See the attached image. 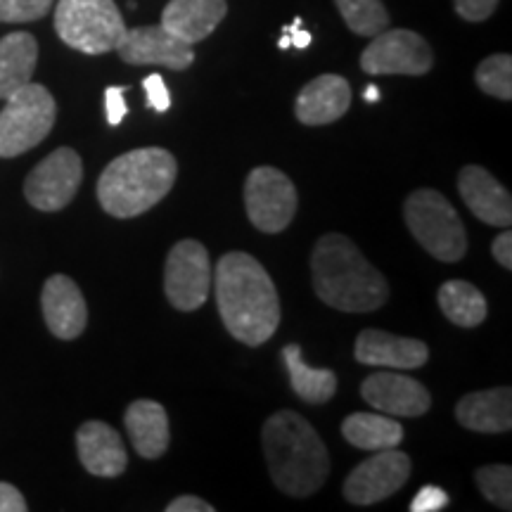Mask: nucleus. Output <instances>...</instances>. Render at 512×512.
<instances>
[{
  "instance_id": "11",
  "label": "nucleus",
  "mask_w": 512,
  "mask_h": 512,
  "mask_svg": "<svg viewBox=\"0 0 512 512\" xmlns=\"http://www.w3.org/2000/svg\"><path fill=\"white\" fill-rule=\"evenodd\" d=\"M83 181V162L72 147H57L24 181V197L38 211H60L74 200Z\"/></svg>"
},
{
  "instance_id": "1",
  "label": "nucleus",
  "mask_w": 512,
  "mask_h": 512,
  "mask_svg": "<svg viewBox=\"0 0 512 512\" xmlns=\"http://www.w3.org/2000/svg\"><path fill=\"white\" fill-rule=\"evenodd\" d=\"M216 306L226 330L247 347H261L280 325V299L271 275L254 256L228 252L214 273Z\"/></svg>"
},
{
  "instance_id": "29",
  "label": "nucleus",
  "mask_w": 512,
  "mask_h": 512,
  "mask_svg": "<svg viewBox=\"0 0 512 512\" xmlns=\"http://www.w3.org/2000/svg\"><path fill=\"white\" fill-rule=\"evenodd\" d=\"M475 482L482 496L496 508H512V467L510 465H486L475 472Z\"/></svg>"
},
{
  "instance_id": "14",
  "label": "nucleus",
  "mask_w": 512,
  "mask_h": 512,
  "mask_svg": "<svg viewBox=\"0 0 512 512\" xmlns=\"http://www.w3.org/2000/svg\"><path fill=\"white\" fill-rule=\"evenodd\" d=\"M361 396L370 408L392 418H420L432 406V396L425 384L389 370L366 377L361 384Z\"/></svg>"
},
{
  "instance_id": "16",
  "label": "nucleus",
  "mask_w": 512,
  "mask_h": 512,
  "mask_svg": "<svg viewBox=\"0 0 512 512\" xmlns=\"http://www.w3.org/2000/svg\"><path fill=\"white\" fill-rule=\"evenodd\" d=\"M458 192L467 207L479 221L489 226L510 228L512 223V197L503 188L501 181H496L484 166L467 164L458 174Z\"/></svg>"
},
{
  "instance_id": "4",
  "label": "nucleus",
  "mask_w": 512,
  "mask_h": 512,
  "mask_svg": "<svg viewBox=\"0 0 512 512\" xmlns=\"http://www.w3.org/2000/svg\"><path fill=\"white\" fill-rule=\"evenodd\" d=\"M176 176V157L164 147H140L126 152L100 174V207L114 219H136L169 195Z\"/></svg>"
},
{
  "instance_id": "3",
  "label": "nucleus",
  "mask_w": 512,
  "mask_h": 512,
  "mask_svg": "<svg viewBox=\"0 0 512 512\" xmlns=\"http://www.w3.org/2000/svg\"><path fill=\"white\" fill-rule=\"evenodd\" d=\"M273 484L287 496L306 498L328 482V446L304 415L278 411L261 430Z\"/></svg>"
},
{
  "instance_id": "32",
  "label": "nucleus",
  "mask_w": 512,
  "mask_h": 512,
  "mask_svg": "<svg viewBox=\"0 0 512 512\" xmlns=\"http://www.w3.org/2000/svg\"><path fill=\"white\" fill-rule=\"evenodd\" d=\"M453 3H456V12L465 22H484L498 8V0H453Z\"/></svg>"
},
{
  "instance_id": "30",
  "label": "nucleus",
  "mask_w": 512,
  "mask_h": 512,
  "mask_svg": "<svg viewBox=\"0 0 512 512\" xmlns=\"http://www.w3.org/2000/svg\"><path fill=\"white\" fill-rule=\"evenodd\" d=\"M55 0H0V22L24 24L46 17Z\"/></svg>"
},
{
  "instance_id": "25",
  "label": "nucleus",
  "mask_w": 512,
  "mask_h": 512,
  "mask_svg": "<svg viewBox=\"0 0 512 512\" xmlns=\"http://www.w3.org/2000/svg\"><path fill=\"white\" fill-rule=\"evenodd\" d=\"M342 434L351 446L363 451H384L396 448L403 441V427L392 415L382 413H354L342 422Z\"/></svg>"
},
{
  "instance_id": "28",
  "label": "nucleus",
  "mask_w": 512,
  "mask_h": 512,
  "mask_svg": "<svg viewBox=\"0 0 512 512\" xmlns=\"http://www.w3.org/2000/svg\"><path fill=\"white\" fill-rule=\"evenodd\" d=\"M475 81L479 91L498 100H512V57L491 55L479 62Z\"/></svg>"
},
{
  "instance_id": "26",
  "label": "nucleus",
  "mask_w": 512,
  "mask_h": 512,
  "mask_svg": "<svg viewBox=\"0 0 512 512\" xmlns=\"http://www.w3.org/2000/svg\"><path fill=\"white\" fill-rule=\"evenodd\" d=\"M437 299L441 313L458 328H477L489 313L484 294L465 280H448L439 287Z\"/></svg>"
},
{
  "instance_id": "35",
  "label": "nucleus",
  "mask_w": 512,
  "mask_h": 512,
  "mask_svg": "<svg viewBox=\"0 0 512 512\" xmlns=\"http://www.w3.org/2000/svg\"><path fill=\"white\" fill-rule=\"evenodd\" d=\"M29 505L22 491L8 482H0V512H27Z\"/></svg>"
},
{
  "instance_id": "21",
  "label": "nucleus",
  "mask_w": 512,
  "mask_h": 512,
  "mask_svg": "<svg viewBox=\"0 0 512 512\" xmlns=\"http://www.w3.org/2000/svg\"><path fill=\"white\" fill-rule=\"evenodd\" d=\"M456 418L465 430L484 434H503L512 430V392L510 387L484 389L463 396L456 406Z\"/></svg>"
},
{
  "instance_id": "2",
  "label": "nucleus",
  "mask_w": 512,
  "mask_h": 512,
  "mask_svg": "<svg viewBox=\"0 0 512 512\" xmlns=\"http://www.w3.org/2000/svg\"><path fill=\"white\" fill-rule=\"evenodd\" d=\"M313 290L323 304L344 313H370L389 299L384 275L370 264L351 238L328 233L311 254Z\"/></svg>"
},
{
  "instance_id": "23",
  "label": "nucleus",
  "mask_w": 512,
  "mask_h": 512,
  "mask_svg": "<svg viewBox=\"0 0 512 512\" xmlns=\"http://www.w3.org/2000/svg\"><path fill=\"white\" fill-rule=\"evenodd\" d=\"M38 62V43L27 31H12L0 38V100L31 83Z\"/></svg>"
},
{
  "instance_id": "22",
  "label": "nucleus",
  "mask_w": 512,
  "mask_h": 512,
  "mask_svg": "<svg viewBox=\"0 0 512 512\" xmlns=\"http://www.w3.org/2000/svg\"><path fill=\"white\" fill-rule=\"evenodd\" d=\"M124 427L140 458L157 460L169 448V418L162 403L150 399L133 401L124 413Z\"/></svg>"
},
{
  "instance_id": "31",
  "label": "nucleus",
  "mask_w": 512,
  "mask_h": 512,
  "mask_svg": "<svg viewBox=\"0 0 512 512\" xmlns=\"http://www.w3.org/2000/svg\"><path fill=\"white\" fill-rule=\"evenodd\" d=\"M143 88L147 93V105L152 107L155 112H166L171 107V95H169V88H166V83L162 79V74H150L147 79L143 81Z\"/></svg>"
},
{
  "instance_id": "38",
  "label": "nucleus",
  "mask_w": 512,
  "mask_h": 512,
  "mask_svg": "<svg viewBox=\"0 0 512 512\" xmlns=\"http://www.w3.org/2000/svg\"><path fill=\"white\" fill-rule=\"evenodd\" d=\"M299 24H302V19H294V24L292 27H287L285 31L287 34H290V41H292V46L294 48H309L311 46V34L309 31H304V29H299Z\"/></svg>"
},
{
  "instance_id": "19",
  "label": "nucleus",
  "mask_w": 512,
  "mask_h": 512,
  "mask_svg": "<svg viewBox=\"0 0 512 512\" xmlns=\"http://www.w3.org/2000/svg\"><path fill=\"white\" fill-rule=\"evenodd\" d=\"M351 107V86L344 76L323 74L306 83L294 102V114L304 126H325L342 119Z\"/></svg>"
},
{
  "instance_id": "39",
  "label": "nucleus",
  "mask_w": 512,
  "mask_h": 512,
  "mask_svg": "<svg viewBox=\"0 0 512 512\" xmlns=\"http://www.w3.org/2000/svg\"><path fill=\"white\" fill-rule=\"evenodd\" d=\"M366 100L368 102H377V100H380V91H377L375 86H370L368 91H366Z\"/></svg>"
},
{
  "instance_id": "18",
  "label": "nucleus",
  "mask_w": 512,
  "mask_h": 512,
  "mask_svg": "<svg viewBox=\"0 0 512 512\" xmlns=\"http://www.w3.org/2000/svg\"><path fill=\"white\" fill-rule=\"evenodd\" d=\"M76 451L81 465L95 477H119L126 472L128 456L121 434L107 422L88 420L76 430Z\"/></svg>"
},
{
  "instance_id": "37",
  "label": "nucleus",
  "mask_w": 512,
  "mask_h": 512,
  "mask_svg": "<svg viewBox=\"0 0 512 512\" xmlns=\"http://www.w3.org/2000/svg\"><path fill=\"white\" fill-rule=\"evenodd\" d=\"M166 512H214V505L202 501L200 496H181L166 505Z\"/></svg>"
},
{
  "instance_id": "5",
  "label": "nucleus",
  "mask_w": 512,
  "mask_h": 512,
  "mask_svg": "<svg viewBox=\"0 0 512 512\" xmlns=\"http://www.w3.org/2000/svg\"><path fill=\"white\" fill-rule=\"evenodd\" d=\"M403 216L413 238L434 259L456 264L467 252L465 226L456 207L439 190L422 188L408 195Z\"/></svg>"
},
{
  "instance_id": "15",
  "label": "nucleus",
  "mask_w": 512,
  "mask_h": 512,
  "mask_svg": "<svg viewBox=\"0 0 512 512\" xmlns=\"http://www.w3.org/2000/svg\"><path fill=\"white\" fill-rule=\"evenodd\" d=\"M41 309L48 330L57 339H76L88 325L86 299L69 275H50L41 292Z\"/></svg>"
},
{
  "instance_id": "13",
  "label": "nucleus",
  "mask_w": 512,
  "mask_h": 512,
  "mask_svg": "<svg viewBox=\"0 0 512 512\" xmlns=\"http://www.w3.org/2000/svg\"><path fill=\"white\" fill-rule=\"evenodd\" d=\"M117 53L126 64H136V67L159 64V67L174 69V72H183L195 62V50H192L190 43L169 34L162 24L126 29L117 46Z\"/></svg>"
},
{
  "instance_id": "36",
  "label": "nucleus",
  "mask_w": 512,
  "mask_h": 512,
  "mask_svg": "<svg viewBox=\"0 0 512 512\" xmlns=\"http://www.w3.org/2000/svg\"><path fill=\"white\" fill-rule=\"evenodd\" d=\"M491 254H494V259L505 268V271H510V268H512V233H510V228H503V233L494 240V245H491Z\"/></svg>"
},
{
  "instance_id": "17",
  "label": "nucleus",
  "mask_w": 512,
  "mask_h": 512,
  "mask_svg": "<svg viewBox=\"0 0 512 512\" xmlns=\"http://www.w3.org/2000/svg\"><path fill=\"white\" fill-rule=\"evenodd\" d=\"M354 356L363 366L415 370L430 361V349L413 337H399L384 330H363L356 337Z\"/></svg>"
},
{
  "instance_id": "20",
  "label": "nucleus",
  "mask_w": 512,
  "mask_h": 512,
  "mask_svg": "<svg viewBox=\"0 0 512 512\" xmlns=\"http://www.w3.org/2000/svg\"><path fill=\"white\" fill-rule=\"evenodd\" d=\"M226 15V0H171L162 12V27L181 41L195 46L214 34V29Z\"/></svg>"
},
{
  "instance_id": "7",
  "label": "nucleus",
  "mask_w": 512,
  "mask_h": 512,
  "mask_svg": "<svg viewBox=\"0 0 512 512\" xmlns=\"http://www.w3.org/2000/svg\"><path fill=\"white\" fill-rule=\"evenodd\" d=\"M55 117V98L41 83H27L12 93L0 112V157L12 159L34 150L53 131Z\"/></svg>"
},
{
  "instance_id": "24",
  "label": "nucleus",
  "mask_w": 512,
  "mask_h": 512,
  "mask_svg": "<svg viewBox=\"0 0 512 512\" xmlns=\"http://www.w3.org/2000/svg\"><path fill=\"white\" fill-rule=\"evenodd\" d=\"M283 361L290 373L294 394L311 406H323L337 392V375L328 368H311L304 363L299 344H285Z\"/></svg>"
},
{
  "instance_id": "6",
  "label": "nucleus",
  "mask_w": 512,
  "mask_h": 512,
  "mask_svg": "<svg viewBox=\"0 0 512 512\" xmlns=\"http://www.w3.org/2000/svg\"><path fill=\"white\" fill-rule=\"evenodd\" d=\"M55 31L79 53L105 55L117 50L126 24L114 0H57Z\"/></svg>"
},
{
  "instance_id": "10",
  "label": "nucleus",
  "mask_w": 512,
  "mask_h": 512,
  "mask_svg": "<svg viewBox=\"0 0 512 512\" xmlns=\"http://www.w3.org/2000/svg\"><path fill=\"white\" fill-rule=\"evenodd\" d=\"M434 67L430 43L411 29H384L373 36L361 55V69L366 74H406L422 76Z\"/></svg>"
},
{
  "instance_id": "27",
  "label": "nucleus",
  "mask_w": 512,
  "mask_h": 512,
  "mask_svg": "<svg viewBox=\"0 0 512 512\" xmlns=\"http://www.w3.org/2000/svg\"><path fill=\"white\" fill-rule=\"evenodd\" d=\"M339 15L358 36L373 38L389 27V12L382 0H335Z\"/></svg>"
},
{
  "instance_id": "8",
  "label": "nucleus",
  "mask_w": 512,
  "mask_h": 512,
  "mask_svg": "<svg viewBox=\"0 0 512 512\" xmlns=\"http://www.w3.org/2000/svg\"><path fill=\"white\" fill-rule=\"evenodd\" d=\"M211 280L214 271L202 242L181 240L171 247L164 266V292L174 309L190 313L204 306L211 292Z\"/></svg>"
},
{
  "instance_id": "34",
  "label": "nucleus",
  "mask_w": 512,
  "mask_h": 512,
  "mask_svg": "<svg viewBox=\"0 0 512 512\" xmlns=\"http://www.w3.org/2000/svg\"><path fill=\"white\" fill-rule=\"evenodd\" d=\"M124 93L126 88L121 86H110L105 91V110H107V121H110V126H119L126 117L128 107H126Z\"/></svg>"
},
{
  "instance_id": "9",
  "label": "nucleus",
  "mask_w": 512,
  "mask_h": 512,
  "mask_svg": "<svg viewBox=\"0 0 512 512\" xmlns=\"http://www.w3.org/2000/svg\"><path fill=\"white\" fill-rule=\"evenodd\" d=\"M249 221L261 233H283L297 214V188L275 166H256L245 183Z\"/></svg>"
},
{
  "instance_id": "33",
  "label": "nucleus",
  "mask_w": 512,
  "mask_h": 512,
  "mask_svg": "<svg viewBox=\"0 0 512 512\" xmlns=\"http://www.w3.org/2000/svg\"><path fill=\"white\" fill-rule=\"evenodd\" d=\"M448 505L446 491L437 489V486H425V489L418 491V496L413 498L411 510L413 512H437L444 510Z\"/></svg>"
},
{
  "instance_id": "12",
  "label": "nucleus",
  "mask_w": 512,
  "mask_h": 512,
  "mask_svg": "<svg viewBox=\"0 0 512 512\" xmlns=\"http://www.w3.org/2000/svg\"><path fill=\"white\" fill-rule=\"evenodd\" d=\"M411 477V458L399 448L375 451L351 470L344 482V498L354 505H375L394 496Z\"/></svg>"
},
{
  "instance_id": "40",
  "label": "nucleus",
  "mask_w": 512,
  "mask_h": 512,
  "mask_svg": "<svg viewBox=\"0 0 512 512\" xmlns=\"http://www.w3.org/2000/svg\"><path fill=\"white\" fill-rule=\"evenodd\" d=\"M278 46H280V48H283V50H287V48H290V46H292V41H290V34H287V31H285V36H283V38H280V43H278Z\"/></svg>"
}]
</instances>
